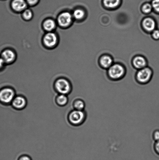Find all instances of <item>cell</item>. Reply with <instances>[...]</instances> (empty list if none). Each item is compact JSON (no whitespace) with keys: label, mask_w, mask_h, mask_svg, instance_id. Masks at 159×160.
<instances>
[{"label":"cell","mask_w":159,"mask_h":160,"mask_svg":"<svg viewBox=\"0 0 159 160\" xmlns=\"http://www.w3.org/2000/svg\"><path fill=\"white\" fill-rule=\"evenodd\" d=\"M133 62L134 66L138 68H143L146 65V59L142 56H138L135 57Z\"/></svg>","instance_id":"cell-14"},{"label":"cell","mask_w":159,"mask_h":160,"mask_svg":"<svg viewBox=\"0 0 159 160\" xmlns=\"http://www.w3.org/2000/svg\"><path fill=\"white\" fill-rule=\"evenodd\" d=\"M6 67H7V65H6L4 60L0 56V72L4 71L6 69Z\"/></svg>","instance_id":"cell-23"},{"label":"cell","mask_w":159,"mask_h":160,"mask_svg":"<svg viewBox=\"0 0 159 160\" xmlns=\"http://www.w3.org/2000/svg\"><path fill=\"white\" fill-rule=\"evenodd\" d=\"M26 1L29 7H32L38 4L40 0H26Z\"/></svg>","instance_id":"cell-24"},{"label":"cell","mask_w":159,"mask_h":160,"mask_svg":"<svg viewBox=\"0 0 159 160\" xmlns=\"http://www.w3.org/2000/svg\"><path fill=\"white\" fill-rule=\"evenodd\" d=\"M11 6L12 10L18 12H22L29 7L26 0H12Z\"/></svg>","instance_id":"cell-9"},{"label":"cell","mask_w":159,"mask_h":160,"mask_svg":"<svg viewBox=\"0 0 159 160\" xmlns=\"http://www.w3.org/2000/svg\"><path fill=\"white\" fill-rule=\"evenodd\" d=\"M56 102L59 106H65L68 102V95L63 94H59L56 98Z\"/></svg>","instance_id":"cell-15"},{"label":"cell","mask_w":159,"mask_h":160,"mask_svg":"<svg viewBox=\"0 0 159 160\" xmlns=\"http://www.w3.org/2000/svg\"><path fill=\"white\" fill-rule=\"evenodd\" d=\"M0 56L4 60L6 65L13 63L16 58V53L10 48L3 50L0 53Z\"/></svg>","instance_id":"cell-8"},{"label":"cell","mask_w":159,"mask_h":160,"mask_svg":"<svg viewBox=\"0 0 159 160\" xmlns=\"http://www.w3.org/2000/svg\"><path fill=\"white\" fill-rule=\"evenodd\" d=\"M154 129L152 133V138L155 142H157L159 141V129H155L154 128Z\"/></svg>","instance_id":"cell-21"},{"label":"cell","mask_w":159,"mask_h":160,"mask_svg":"<svg viewBox=\"0 0 159 160\" xmlns=\"http://www.w3.org/2000/svg\"><path fill=\"white\" fill-rule=\"evenodd\" d=\"M58 42V36L55 32H47L44 36L43 42L46 48H52L57 46Z\"/></svg>","instance_id":"cell-5"},{"label":"cell","mask_w":159,"mask_h":160,"mask_svg":"<svg viewBox=\"0 0 159 160\" xmlns=\"http://www.w3.org/2000/svg\"><path fill=\"white\" fill-rule=\"evenodd\" d=\"M86 118L87 113L85 110L74 109L70 113L68 118L72 124L78 126L84 123Z\"/></svg>","instance_id":"cell-3"},{"label":"cell","mask_w":159,"mask_h":160,"mask_svg":"<svg viewBox=\"0 0 159 160\" xmlns=\"http://www.w3.org/2000/svg\"><path fill=\"white\" fill-rule=\"evenodd\" d=\"M119 2L120 0H104V5L110 8L117 7L119 5Z\"/></svg>","instance_id":"cell-19"},{"label":"cell","mask_w":159,"mask_h":160,"mask_svg":"<svg viewBox=\"0 0 159 160\" xmlns=\"http://www.w3.org/2000/svg\"><path fill=\"white\" fill-rule=\"evenodd\" d=\"M11 104L15 109L21 110L26 107L27 104V101L26 98L23 96L16 95Z\"/></svg>","instance_id":"cell-10"},{"label":"cell","mask_w":159,"mask_h":160,"mask_svg":"<svg viewBox=\"0 0 159 160\" xmlns=\"http://www.w3.org/2000/svg\"><path fill=\"white\" fill-rule=\"evenodd\" d=\"M72 13L68 11H65L59 14L56 22L58 26L63 28H66L71 26L74 21Z\"/></svg>","instance_id":"cell-4"},{"label":"cell","mask_w":159,"mask_h":160,"mask_svg":"<svg viewBox=\"0 0 159 160\" xmlns=\"http://www.w3.org/2000/svg\"><path fill=\"white\" fill-rule=\"evenodd\" d=\"M124 74V70L122 66L118 64L112 66L109 70L108 75L110 79L114 81L121 79Z\"/></svg>","instance_id":"cell-6"},{"label":"cell","mask_w":159,"mask_h":160,"mask_svg":"<svg viewBox=\"0 0 159 160\" xmlns=\"http://www.w3.org/2000/svg\"><path fill=\"white\" fill-rule=\"evenodd\" d=\"M86 104L85 101L81 99H77L74 101V109L83 111L85 109Z\"/></svg>","instance_id":"cell-17"},{"label":"cell","mask_w":159,"mask_h":160,"mask_svg":"<svg viewBox=\"0 0 159 160\" xmlns=\"http://www.w3.org/2000/svg\"><path fill=\"white\" fill-rule=\"evenodd\" d=\"M22 16L23 19L26 21H29L32 19L34 17L33 12L30 8L28 7V8L25 9L21 12Z\"/></svg>","instance_id":"cell-18"},{"label":"cell","mask_w":159,"mask_h":160,"mask_svg":"<svg viewBox=\"0 0 159 160\" xmlns=\"http://www.w3.org/2000/svg\"><path fill=\"white\" fill-rule=\"evenodd\" d=\"M154 150L155 153L159 156V141L155 142L154 144Z\"/></svg>","instance_id":"cell-25"},{"label":"cell","mask_w":159,"mask_h":160,"mask_svg":"<svg viewBox=\"0 0 159 160\" xmlns=\"http://www.w3.org/2000/svg\"><path fill=\"white\" fill-rule=\"evenodd\" d=\"M54 86L58 93L67 95L70 93L72 88L71 82L65 78H60L56 80Z\"/></svg>","instance_id":"cell-1"},{"label":"cell","mask_w":159,"mask_h":160,"mask_svg":"<svg viewBox=\"0 0 159 160\" xmlns=\"http://www.w3.org/2000/svg\"><path fill=\"white\" fill-rule=\"evenodd\" d=\"M152 5L148 4H146L143 6V11L145 13H149L152 12Z\"/></svg>","instance_id":"cell-20"},{"label":"cell","mask_w":159,"mask_h":160,"mask_svg":"<svg viewBox=\"0 0 159 160\" xmlns=\"http://www.w3.org/2000/svg\"><path fill=\"white\" fill-rule=\"evenodd\" d=\"M152 36L155 40L159 39V30H155L152 32Z\"/></svg>","instance_id":"cell-26"},{"label":"cell","mask_w":159,"mask_h":160,"mask_svg":"<svg viewBox=\"0 0 159 160\" xmlns=\"http://www.w3.org/2000/svg\"><path fill=\"white\" fill-rule=\"evenodd\" d=\"M18 160H32L31 158L27 155H23L19 158Z\"/></svg>","instance_id":"cell-27"},{"label":"cell","mask_w":159,"mask_h":160,"mask_svg":"<svg viewBox=\"0 0 159 160\" xmlns=\"http://www.w3.org/2000/svg\"><path fill=\"white\" fill-rule=\"evenodd\" d=\"M143 26L146 31H153L155 29L156 24L155 20L152 18H147L143 20Z\"/></svg>","instance_id":"cell-12"},{"label":"cell","mask_w":159,"mask_h":160,"mask_svg":"<svg viewBox=\"0 0 159 160\" xmlns=\"http://www.w3.org/2000/svg\"><path fill=\"white\" fill-rule=\"evenodd\" d=\"M72 15L74 20L80 21L84 18L85 12L83 9L77 8L73 11Z\"/></svg>","instance_id":"cell-13"},{"label":"cell","mask_w":159,"mask_h":160,"mask_svg":"<svg viewBox=\"0 0 159 160\" xmlns=\"http://www.w3.org/2000/svg\"><path fill=\"white\" fill-rule=\"evenodd\" d=\"M57 26V22L51 18H48L43 22V27L46 32H54Z\"/></svg>","instance_id":"cell-11"},{"label":"cell","mask_w":159,"mask_h":160,"mask_svg":"<svg viewBox=\"0 0 159 160\" xmlns=\"http://www.w3.org/2000/svg\"><path fill=\"white\" fill-rule=\"evenodd\" d=\"M16 95L15 91L12 88H3L0 89V102L4 105L11 104Z\"/></svg>","instance_id":"cell-2"},{"label":"cell","mask_w":159,"mask_h":160,"mask_svg":"<svg viewBox=\"0 0 159 160\" xmlns=\"http://www.w3.org/2000/svg\"><path fill=\"white\" fill-rule=\"evenodd\" d=\"M112 62L113 60L110 56H105L101 58V63L104 68H109L111 65Z\"/></svg>","instance_id":"cell-16"},{"label":"cell","mask_w":159,"mask_h":160,"mask_svg":"<svg viewBox=\"0 0 159 160\" xmlns=\"http://www.w3.org/2000/svg\"><path fill=\"white\" fill-rule=\"evenodd\" d=\"M152 8L159 13V0H153L152 2Z\"/></svg>","instance_id":"cell-22"},{"label":"cell","mask_w":159,"mask_h":160,"mask_svg":"<svg viewBox=\"0 0 159 160\" xmlns=\"http://www.w3.org/2000/svg\"><path fill=\"white\" fill-rule=\"evenodd\" d=\"M152 77V72L148 68H143L137 73V81L141 84H147L150 82Z\"/></svg>","instance_id":"cell-7"}]
</instances>
